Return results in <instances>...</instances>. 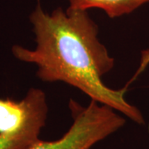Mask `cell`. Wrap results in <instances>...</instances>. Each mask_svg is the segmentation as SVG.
<instances>
[{
    "instance_id": "obj_1",
    "label": "cell",
    "mask_w": 149,
    "mask_h": 149,
    "mask_svg": "<svg viewBox=\"0 0 149 149\" xmlns=\"http://www.w3.org/2000/svg\"><path fill=\"white\" fill-rule=\"evenodd\" d=\"M37 47H12L17 60L35 64L37 76L44 82L61 81L83 91L100 104L143 124L141 112L124 99L127 86L113 90L102 77L114 65V59L98 39L99 28L87 11L58 8L46 13L38 3L30 15Z\"/></svg>"
},
{
    "instance_id": "obj_2",
    "label": "cell",
    "mask_w": 149,
    "mask_h": 149,
    "mask_svg": "<svg viewBox=\"0 0 149 149\" xmlns=\"http://www.w3.org/2000/svg\"><path fill=\"white\" fill-rule=\"evenodd\" d=\"M69 106L73 118L69 130L55 141L39 139L28 149H91L125 123V119L113 109L95 100L82 107L70 100Z\"/></svg>"
},
{
    "instance_id": "obj_3",
    "label": "cell",
    "mask_w": 149,
    "mask_h": 149,
    "mask_svg": "<svg viewBox=\"0 0 149 149\" xmlns=\"http://www.w3.org/2000/svg\"><path fill=\"white\" fill-rule=\"evenodd\" d=\"M25 98L26 115L18 126L0 133V149H28L39 139L47 118L46 95L40 89L31 88Z\"/></svg>"
},
{
    "instance_id": "obj_4",
    "label": "cell",
    "mask_w": 149,
    "mask_h": 149,
    "mask_svg": "<svg viewBox=\"0 0 149 149\" xmlns=\"http://www.w3.org/2000/svg\"><path fill=\"white\" fill-rule=\"evenodd\" d=\"M70 8L87 11L90 8H100L110 18L118 17L136 10L149 0H68Z\"/></svg>"
},
{
    "instance_id": "obj_5",
    "label": "cell",
    "mask_w": 149,
    "mask_h": 149,
    "mask_svg": "<svg viewBox=\"0 0 149 149\" xmlns=\"http://www.w3.org/2000/svg\"><path fill=\"white\" fill-rule=\"evenodd\" d=\"M27 108L25 97L19 102L0 99V133L18 126L26 115Z\"/></svg>"
}]
</instances>
